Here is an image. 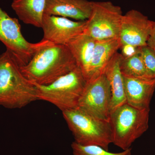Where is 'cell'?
Returning <instances> with one entry per match:
<instances>
[{
  "mask_svg": "<svg viewBox=\"0 0 155 155\" xmlns=\"http://www.w3.org/2000/svg\"><path fill=\"white\" fill-rule=\"evenodd\" d=\"M77 67L75 59L67 45L51 42L38 51L28 64L20 69L35 85H46Z\"/></svg>",
  "mask_w": 155,
  "mask_h": 155,
  "instance_id": "1",
  "label": "cell"
},
{
  "mask_svg": "<svg viewBox=\"0 0 155 155\" xmlns=\"http://www.w3.org/2000/svg\"><path fill=\"white\" fill-rule=\"evenodd\" d=\"M38 100L36 87L22 74L14 56L0 55V106L21 109Z\"/></svg>",
  "mask_w": 155,
  "mask_h": 155,
  "instance_id": "2",
  "label": "cell"
},
{
  "mask_svg": "<svg viewBox=\"0 0 155 155\" xmlns=\"http://www.w3.org/2000/svg\"><path fill=\"white\" fill-rule=\"evenodd\" d=\"M62 112L75 142L82 145L98 146L109 150L112 143L110 122L96 118L78 107Z\"/></svg>",
  "mask_w": 155,
  "mask_h": 155,
  "instance_id": "3",
  "label": "cell"
},
{
  "mask_svg": "<svg viewBox=\"0 0 155 155\" xmlns=\"http://www.w3.org/2000/svg\"><path fill=\"white\" fill-rule=\"evenodd\" d=\"M150 110L137 109L126 103L111 112L112 143L124 150L130 148L148 129Z\"/></svg>",
  "mask_w": 155,
  "mask_h": 155,
  "instance_id": "4",
  "label": "cell"
},
{
  "mask_svg": "<svg viewBox=\"0 0 155 155\" xmlns=\"http://www.w3.org/2000/svg\"><path fill=\"white\" fill-rule=\"evenodd\" d=\"M87 81L78 67L51 84L35 85L39 100L55 106L62 112L78 107Z\"/></svg>",
  "mask_w": 155,
  "mask_h": 155,
  "instance_id": "5",
  "label": "cell"
},
{
  "mask_svg": "<svg viewBox=\"0 0 155 155\" xmlns=\"http://www.w3.org/2000/svg\"><path fill=\"white\" fill-rule=\"evenodd\" d=\"M0 41L14 56L19 67L25 66L40 49L51 42L42 39L32 43L22 35L18 19L12 18L0 7Z\"/></svg>",
  "mask_w": 155,
  "mask_h": 155,
  "instance_id": "6",
  "label": "cell"
},
{
  "mask_svg": "<svg viewBox=\"0 0 155 155\" xmlns=\"http://www.w3.org/2000/svg\"><path fill=\"white\" fill-rule=\"evenodd\" d=\"M123 16L121 7L110 2H93L83 34L96 41L119 38Z\"/></svg>",
  "mask_w": 155,
  "mask_h": 155,
  "instance_id": "7",
  "label": "cell"
},
{
  "mask_svg": "<svg viewBox=\"0 0 155 155\" xmlns=\"http://www.w3.org/2000/svg\"><path fill=\"white\" fill-rule=\"evenodd\" d=\"M112 92L104 73L87 81L78 107L96 118L110 121Z\"/></svg>",
  "mask_w": 155,
  "mask_h": 155,
  "instance_id": "8",
  "label": "cell"
},
{
  "mask_svg": "<svg viewBox=\"0 0 155 155\" xmlns=\"http://www.w3.org/2000/svg\"><path fill=\"white\" fill-rule=\"evenodd\" d=\"M87 24V20L72 21L65 17L44 14L41 26L44 33L42 39L66 45L84 33Z\"/></svg>",
  "mask_w": 155,
  "mask_h": 155,
  "instance_id": "9",
  "label": "cell"
},
{
  "mask_svg": "<svg viewBox=\"0 0 155 155\" xmlns=\"http://www.w3.org/2000/svg\"><path fill=\"white\" fill-rule=\"evenodd\" d=\"M152 21L138 11H128L122 17L119 36L121 45H130L136 47L147 45Z\"/></svg>",
  "mask_w": 155,
  "mask_h": 155,
  "instance_id": "10",
  "label": "cell"
},
{
  "mask_svg": "<svg viewBox=\"0 0 155 155\" xmlns=\"http://www.w3.org/2000/svg\"><path fill=\"white\" fill-rule=\"evenodd\" d=\"M126 103L140 110L150 109L155 89V78L145 79L123 76Z\"/></svg>",
  "mask_w": 155,
  "mask_h": 155,
  "instance_id": "11",
  "label": "cell"
},
{
  "mask_svg": "<svg viewBox=\"0 0 155 155\" xmlns=\"http://www.w3.org/2000/svg\"><path fill=\"white\" fill-rule=\"evenodd\" d=\"M92 3L88 0H46L45 14L85 21L91 14Z\"/></svg>",
  "mask_w": 155,
  "mask_h": 155,
  "instance_id": "12",
  "label": "cell"
},
{
  "mask_svg": "<svg viewBox=\"0 0 155 155\" xmlns=\"http://www.w3.org/2000/svg\"><path fill=\"white\" fill-rule=\"evenodd\" d=\"M121 46L119 38L97 41L90 66L87 81L104 73L106 67Z\"/></svg>",
  "mask_w": 155,
  "mask_h": 155,
  "instance_id": "13",
  "label": "cell"
},
{
  "mask_svg": "<svg viewBox=\"0 0 155 155\" xmlns=\"http://www.w3.org/2000/svg\"><path fill=\"white\" fill-rule=\"evenodd\" d=\"M121 58V54L117 52L110 61L104 72L111 87V113L126 103L124 79L119 66Z\"/></svg>",
  "mask_w": 155,
  "mask_h": 155,
  "instance_id": "14",
  "label": "cell"
},
{
  "mask_svg": "<svg viewBox=\"0 0 155 155\" xmlns=\"http://www.w3.org/2000/svg\"><path fill=\"white\" fill-rule=\"evenodd\" d=\"M96 41L91 37L82 34L66 45L74 56L77 66L81 70L87 81Z\"/></svg>",
  "mask_w": 155,
  "mask_h": 155,
  "instance_id": "15",
  "label": "cell"
},
{
  "mask_svg": "<svg viewBox=\"0 0 155 155\" xmlns=\"http://www.w3.org/2000/svg\"><path fill=\"white\" fill-rule=\"evenodd\" d=\"M46 0H14L11 8L25 24L41 28Z\"/></svg>",
  "mask_w": 155,
  "mask_h": 155,
  "instance_id": "16",
  "label": "cell"
},
{
  "mask_svg": "<svg viewBox=\"0 0 155 155\" xmlns=\"http://www.w3.org/2000/svg\"><path fill=\"white\" fill-rule=\"evenodd\" d=\"M140 48L138 51L131 57L124 58L122 56L119 65L121 72L123 76L127 77L153 79L145 66Z\"/></svg>",
  "mask_w": 155,
  "mask_h": 155,
  "instance_id": "17",
  "label": "cell"
},
{
  "mask_svg": "<svg viewBox=\"0 0 155 155\" xmlns=\"http://www.w3.org/2000/svg\"><path fill=\"white\" fill-rule=\"evenodd\" d=\"M71 147L73 155H131V148L122 152L111 153L98 146L82 145L75 141L72 143Z\"/></svg>",
  "mask_w": 155,
  "mask_h": 155,
  "instance_id": "18",
  "label": "cell"
},
{
  "mask_svg": "<svg viewBox=\"0 0 155 155\" xmlns=\"http://www.w3.org/2000/svg\"><path fill=\"white\" fill-rule=\"evenodd\" d=\"M143 61L151 77L155 78V52L147 45L140 48Z\"/></svg>",
  "mask_w": 155,
  "mask_h": 155,
  "instance_id": "19",
  "label": "cell"
},
{
  "mask_svg": "<svg viewBox=\"0 0 155 155\" xmlns=\"http://www.w3.org/2000/svg\"><path fill=\"white\" fill-rule=\"evenodd\" d=\"M140 47H136L130 45H123L121 46V54L123 58L131 57L138 51Z\"/></svg>",
  "mask_w": 155,
  "mask_h": 155,
  "instance_id": "20",
  "label": "cell"
},
{
  "mask_svg": "<svg viewBox=\"0 0 155 155\" xmlns=\"http://www.w3.org/2000/svg\"><path fill=\"white\" fill-rule=\"evenodd\" d=\"M147 45L152 49L155 52V22L152 21L151 30L149 37L147 42Z\"/></svg>",
  "mask_w": 155,
  "mask_h": 155,
  "instance_id": "21",
  "label": "cell"
}]
</instances>
